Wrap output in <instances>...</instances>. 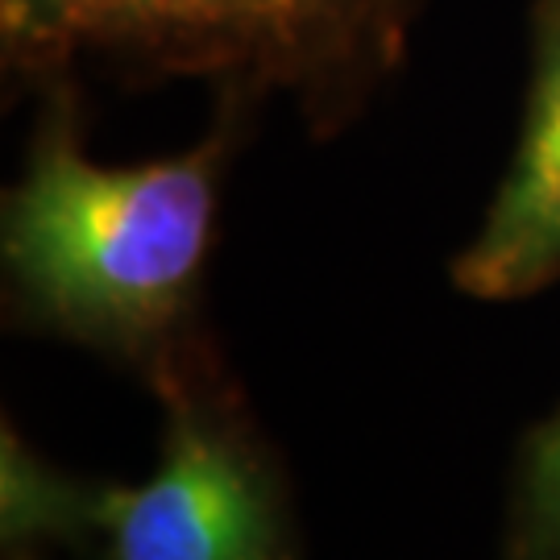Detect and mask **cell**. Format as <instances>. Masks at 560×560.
<instances>
[{"label": "cell", "instance_id": "cell-3", "mask_svg": "<svg viewBox=\"0 0 560 560\" xmlns=\"http://www.w3.org/2000/svg\"><path fill=\"white\" fill-rule=\"evenodd\" d=\"M159 460L141 481H101L88 560H300L279 460L203 332L150 374Z\"/></svg>", "mask_w": 560, "mask_h": 560}, {"label": "cell", "instance_id": "cell-1", "mask_svg": "<svg viewBox=\"0 0 560 560\" xmlns=\"http://www.w3.org/2000/svg\"><path fill=\"white\" fill-rule=\"evenodd\" d=\"M233 125L175 159L104 166L71 83L46 88L21 179L4 191L9 312L150 378L187 337L217 241Z\"/></svg>", "mask_w": 560, "mask_h": 560}, {"label": "cell", "instance_id": "cell-7", "mask_svg": "<svg viewBox=\"0 0 560 560\" xmlns=\"http://www.w3.org/2000/svg\"><path fill=\"white\" fill-rule=\"evenodd\" d=\"M9 560H38V552H9Z\"/></svg>", "mask_w": 560, "mask_h": 560}, {"label": "cell", "instance_id": "cell-6", "mask_svg": "<svg viewBox=\"0 0 560 560\" xmlns=\"http://www.w3.org/2000/svg\"><path fill=\"white\" fill-rule=\"evenodd\" d=\"M506 560H560V407L520 444L506 511Z\"/></svg>", "mask_w": 560, "mask_h": 560}, {"label": "cell", "instance_id": "cell-4", "mask_svg": "<svg viewBox=\"0 0 560 560\" xmlns=\"http://www.w3.org/2000/svg\"><path fill=\"white\" fill-rule=\"evenodd\" d=\"M453 282L490 303L560 282V0H540L520 150L481 229L453 261Z\"/></svg>", "mask_w": 560, "mask_h": 560}, {"label": "cell", "instance_id": "cell-2", "mask_svg": "<svg viewBox=\"0 0 560 560\" xmlns=\"http://www.w3.org/2000/svg\"><path fill=\"white\" fill-rule=\"evenodd\" d=\"M420 0H0L4 71L34 88L80 67L212 80L224 101L279 92L337 133L402 62Z\"/></svg>", "mask_w": 560, "mask_h": 560}, {"label": "cell", "instance_id": "cell-5", "mask_svg": "<svg viewBox=\"0 0 560 560\" xmlns=\"http://www.w3.org/2000/svg\"><path fill=\"white\" fill-rule=\"evenodd\" d=\"M101 481L50 469L4 423L0 441V540L4 552H34L38 544H62L88 557L96 523Z\"/></svg>", "mask_w": 560, "mask_h": 560}]
</instances>
